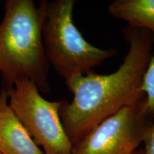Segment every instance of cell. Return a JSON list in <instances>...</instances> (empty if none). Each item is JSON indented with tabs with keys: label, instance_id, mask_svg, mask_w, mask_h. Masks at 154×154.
<instances>
[{
	"label": "cell",
	"instance_id": "1",
	"mask_svg": "<svg viewBox=\"0 0 154 154\" xmlns=\"http://www.w3.org/2000/svg\"><path fill=\"white\" fill-rule=\"evenodd\" d=\"M123 33L129 47L116 72L103 75L91 71L66 83L73 99H61L59 116L73 146L106 119L146 98L141 87L153 51V34L128 25Z\"/></svg>",
	"mask_w": 154,
	"mask_h": 154
},
{
	"label": "cell",
	"instance_id": "2",
	"mask_svg": "<svg viewBox=\"0 0 154 154\" xmlns=\"http://www.w3.org/2000/svg\"><path fill=\"white\" fill-rule=\"evenodd\" d=\"M47 1L36 7L32 0H7L0 23V74L7 91L27 79L40 92L50 91V64L46 56L42 29Z\"/></svg>",
	"mask_w": 154,
	"mask_h": 154
},
{
	"label": "cell",
	"instance_id": "3",
	"mask_svg": "<svg viewBox=\"0 0 154 154\" xmlns=\"http://www.w3.org/2000/svg\"><path fill=\"white\" fill-rule=\"evenodd\" d=\"M75 0H55L46 6L42 38L50 66L65 83L85 75L108 59L114 49H103L86 41L73 19Z\"/></svg>",
	"mask_w": 154,
	"mask_h": 154
},
{
	"label": "cell",
	"instance_id": "4",
	"mask_svg": "<svg viewBox=\"0 0 154 154\" xmlns=\"http://www.w3.org/2000/svg\"><path fill=\"white\" fill-rule=\"evenodd\" d=\"M9 104L44 154H72L59 116L61 100L48 101L33 82L22 79L9 91Z\"/></svg>",
	"mask_w": 154,
	"mask_h": 154
},
{
	"label": "cell",
	"instance_id": "5",
	"mask_svg": "<svg viewBox=\"0 0 154 154\" xmlns=\"http://www.w3.org/2000/svg\"><path fill=\"white\" fill-rule=\"evenodd\" d=\"M153 121L154 114L144 98L98 125L73 146L72 154H134Z\"/></svg>",
	"mask_w": 154,
	"mask_h": 154
},
{
	"label": "cell",
	"instance_id": "6",
	"mask_svg": "<svg viewBox=\"0 0 154 154\" xmlns=\"http://www.w3.org/2000/svg\"><path fill=\"white\" fill-rule=\"evenodd\" d=\"M0 152L2 154H44L9 104L7 90H0Z\"/></svg>",
	"mask_w": 154,
	"mask_h": 154
},
{
	"label": "cell",
	"instance_id": "7",
	"mask_svg": "<svg viewBox=\"0 0 154 154\" xmlns=\"http://www.w3.org/2000/svg\"><path fill=\"white\" fill-rule=\"evenodd\" d=\"M107 9L114 18L154 35V0H114Z\"/></svg>",
	"mask_w": 154,
	"mask_h": 154
},
{
	"label": "cell",
	"instance_id": "8",
	"mask_svg": "<svg viewBox=\"0 0 154 154\" xmlns=\"http://www.w3.org/2000/svg\"><path fill=\"white\" fill-rule=\"evenodd\" d=\"M152 39L153 51L143 76L141 89L146 95V103L149 110L154 114V35Z\"/></svg>",
	"mask_w": 154,
	"mask_h": 154
},
{
	"label": "cell",
	"instance_id": "9",
	"mask_svg": "<svg viewBox=\"0 0 154 154\" xmlns=\"http://www.w3.org/2000/svg\"><path fill=\"white\" fill-rule=\"evenodd\" d=\"M143 143V154H154V121Z\"/></svg>",
	"mask_w": 154,
	"mask_h": 154
},
{
	"label": "cell",
	"instance_id": "10",
	"mask_svg": "<svg viewBox=\"0 0 154 154\" xmlns=\"http://www.w3.org/2000/svg\"><path fill=\"white\" fill-rule=\"evenodd\" d=\"M143 153H144L143 149H142V148H138V149L134 153V154H143Z\"/></svg>",
	"mask_w": 154,
	"mask_h": 154
},
{
	"label": "cell",
	"instance_id": "11",
	"mask_svg": "<svg viewBox=\"0 0 154 154\" xmlns=\"http://www.w3.org/2000/svg\"><path fill=\"white\" fill-rule=\"evenodd\" d=\"M0 154H2V153H1V152H0Z\"/></svg>",
	"mask_w": 154,
	"mask_h": 154
}]
</instances>
